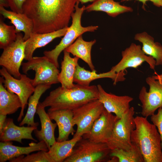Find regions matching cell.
Here are the masks:
<instances>
[{
	"label": "cell",
	"instance_id": "cell-1",
	"mask_svg": "<svg viewBox=\"0 0 162 162\" xmlns=\"http://www.w3.org/2000/svg\"><path fill=\"white\" fill-rule=\"evenodd\" d=\"M77 1L27 0L23 12L33 21V32H50L68 27Z\"/></svg>",
	"mask_w": 162,
	"mask_h": 162
},
{
	"label": "cell",
	"instance_id": "cell-2",
	"mask_svg": "<svg viewBox=\"0 0 162 162\" xmlns=\"http://www.w3.org/2000/svg\"><path fill=\"white\" fill-rule=\"evenodd\" d=\"M98 92L95 85L83 86L78 84L71 88L59 86L51 91L40 104L51 110H73L90 101L98 99Z\"/></svg>",
	"mask_w": 162,
	"mask_h": 162
},
{
	"label": "cell",
	"instance_id": "cell-3",
	"mask_svg": "<svg viewBox=\"0 0 162 162\" xmlns=\"http://www.w3.org/2000/svg\"><path fill=\"white\" fill-rule=\"evenodd\" d=\"M134 121L131 141L139 148L144 162H162L161 139L156 127L146 117L136 116Z\"/></svg>",
	"mask_w": 162,
	"mask_h": 162
},
{
	"label": "cell",
	"instance_id": "cell-4",
	"mask_svg": "<svg viewBox=\"0 0 162 162\" xmlns=\"http://www.w3.org/2000/svg\"><path fill=\"white\" fill-rule=\"evenodd\" d=\"M79 2L78 1L75 7V12L71 16L72 23L68 27V30L59 43L53 49L45 51L44 52V56L47 57L58 68L59 65L58 62V56L62 52L73 43L80 36L87 32H94L98 28V26H91L83 27L81 23L82 15L85 10V6L80 8L79 6Z\"/></svg>",
	"mask_w": 162,
	"mask_h": 162
},
{
	"label": "cell",
	"instance_id": "cell-5",
	"mask_svg": "<svg viewBox=\"0 0 162 162\" xmlns=\"http://www.w3.org/2000/svg\"><path fill=\"white\" fill-rule=\"evenodd\" d=\"M111 151L106 143L93 142L82 137L64 162H108Z\"/></svg>",
	"mask_w": 162,
	"mask_h": 162
},
{
	"label": "cell",
	"instance_id": "cell-6",
	"mask_svg": "<svg viewBox=\"0 0 162 162\" xmlns=\"http://www.w3.org/2000/svg\"><path fill=\"white\" fill-rule=\"evenodd\" d=\"M22 70L26 74L30 70L35 72L32 83L35 87L41 84L51 85L59 82L58 68L45 56L34 57L26 62L22 63Z\"/></svg>",
	"mask_w": 162,
	"mask_h": 162
},
{
	"label": "cell",
	"instance_id": "cell-7",
	"mask_svg": "<svg viewBox=\"0 0 162 162\" xmlns=\"http://www.w3.org/2000/svg\"><path fill=\"white\" fill-rule=\"evenodd\" d=\"M133 107L116 122L111 136L106 144L111 150L120 148L128 150L131 147V135L136 126Z\"/></svg>",
	"mask_w": 162,
	"mask_h": 162
},
{
	"label": "cell",
	"instance_id": "cell-8",
	"mask_svg": "<svg viewBox=\"0 0 162 162\" xmlns=\"http://www.w3.org/2000/svg\"><path fill=\"white\" fill-rule=\"evenodd\" d=\"M104 109L103 104L98 99L72 110L74 123L77 126L76 130L73 137H81L88 133Z\"/></svg>",
	"mask_w": 162,
	"mask_h": 162
},
{
	"label": "cell",
	"instance_id": "cell-9",
	"mask_svg": "<svg viewBox=\"0 0 162 162\" xmlns=\"http://www.w3.org/2000/svg\"><path fill=\"white\" fill-rule=\"evenodd\" d=\"M0 74L2 76L5 87L9 92L17 94L20 99L22 107L17 118L18 121H20L24 116V110L28 104V100L35 89L32 79L25 74H21L19 79L15 78L3 67L0 70Z\"/></svg>",
	"mask_w": 162,
	"mask_h": 162
},
{
	"label": "cell",
	"instance_id": "cell-10",
	"mask_svg": "<svg viewBox=\"0 0 162 162\" xmlns=\"http://www.w3.org/2000/svg\"><path fill=\"white\" fill-rule=\"evenodd\" d=\"M26 42L22 33H17L16 40L3 49L0 57V65L17 79L20 78L21 74L20 69L25 58Z\"/></svg>",
	"mask_w": 162,
	"mask_h": 162
},
{
	"label": "cell",
	"instance_id": "cell-11",
	"mask_svg": "<svg viewBox=\"0 0 162 162\" xmlns=\"http://www.w3.org/2000/svg\"><path fill=\"white\" fill-rule=\"evenodd\" d=\"M146 81L149 87V91L143 86L139 98L142 104L141 114L147 117L154 114L157 109L162 106V82L155 79L152 76L148 77Z\"/></svg>",
	"mask_w": 162,
	"mask_h": 162
},
{
	"label": "cell",
	"instance_id": "cell-12",
	"mask_svg": "<svg viewBox=\"0 0 162 162\" xmlns=\"http://www.w3.org/2000/svg\"><path fill=\"white\" fill-rule=\"evenodd\" d=\"M122 58L119 62L111 68L110 70L119 73L128 68H137L145 62L154 70L155 60L152 57L146 55L143 52L140 45L132 43L130 46L122 52Z\"/></svg>",
	"mask_w": 162,
	"mask_h": 162
},
{
	"label": "cell",
	"instance_id": "cell-13",
	"mask_svg": "<svg viewBox=\"0 0 162 162\" xmlns=\"http://www.w3.org/2000/svg\"><path fill=\"white\" fill-rule=\"evenodd\" d=\"M119 119L104 108L100 116L95 121L90 130L82 137L93 142L106 143L115 124Z\"/></svg>",
	"mask_w": 162,
	"mask_h": 162
},
{
	"label": "cell",
	"instance_id": "cell-14",
	"mask_svg": "<svg viewBox=\"0 0 162 162\" xmlns=\"http://www.w3.org/2000/svg\"><path fill=\"white\" fill-rule=\"evenodd\" d=\"M98 99L108 112L114 113L119 118H121L129 110L130 103L133 98L127 95L118 96L106 92L100 85H97Z\"/></svg>",
	"mask_w": 162,
	"mask_h": 162
},
{
	"label": "cell",
	"instance_id": "cell-15",
	"mask_svg": "<svg viewBox=\"0 0 162 162\" xmlns=\"http://www.w3.org/2000/svg\"><path fill=\"white\" fill-rule=\"evenodd\" d=\"M47 113L51 119L56 122L58 127V135L57 141L68 140L70 134L74 135L76 131L74 128L75 124L72 110L48 109Z\"/></svg>",
	"mask_w": 162,
	"mask_h": 162
},
{
	"label": "cell",
	"instance_id": "cell-16",
	"mask_svg": "<svg viewBox=\"0 0 162 162\" xmlns=\"http://www.w3.org/2000/svg\"><path fill=\"white\" fill-rule=\"evenodd\" d=\"M10 141L0 142V162L8 160L24 154H28L37 151H48V148L45 142L40 141L37 143L32 142L27 147L15 146Z\"/></svg>",
	"mask_w": 162,
	"mask_h": 162
},
{
	"label": "cell",
	"instance_id": "cell-17",
	"mask_svg": "<svg viewBox=\"0 0 162 162\" xmlns=\"http://www.w3.org/2000/svg\"><path fill=\"white\" fill-rule=\"evenodd\" d=\"M37 128V127L34 126H17L14 124L12 118H7L0 133V141H13L22 143V140L26 139L36 142L37 141L33 137L32 133Z\"/></svg>",
	"mask_w": 162,
	"mask_h": 162
},
{
	"label": "cell",
	"instance_id": "cell-18",
	"mask_svg": "<svg viewBox=\"0 0 162 162\" xmlns=\"http://www.w3.org/2000/svg\"><path fill=\"white\" fill-rule=\"evenodd\" d=\"M125 70L119 73H116L110 70L102 73L97 74L96 71H90L86 70L78 64L76 67L74 74V82L76 84L83 86H89L92 81L98 79L110 78L113 82L115 85L119 82L124 81L126 79Z\"/></svg>",
	"mask_w": 162,
	"mask_h": 162
},
{
	"label": "cell",
	"instance_id": "cell-19",
	"mask_svg": "<svg viewBox=\"0 0 162 162\" xmlns=\"http://www.w3.org/2000/svg\"><path fill=\"white\" fill-rule=\"evenodd\" d=\"M68 27L49 33L32 32L30 38L26 40L24 59L27 61L29 60L33 57V53L37 49L44 46L55 38L63 36Z\"/></svg>",
	"mask_w": 162,
	"mask_h": 162
},
{
	"label": "cell",
	"instance_id": "cell-20",
	"mask_svg": "<svg viewBox=\"0 0 162 162\" xmlns=\"http://www.w3.org/2000/svg\"><path fill=\"white\" fill-rule=\"evenodd\" d=\"M45 107L38 104L36 113L38 115L41 123L40 130L36 129L34 132L35 136L39 141H44L48 149L56 141L55 136V130L56 123H53L45 110Z\"/></svg>",
	"mask_w": 162,
	"mask_h": 162
},
{
	"label": "cell",
	"instance_id": "cell-21",
	"mask_svg": "<svg viewBox=\"0 0 162 162\" xmlns=\"http://www.w3.org/2000/svg\"><path fill=\"white\" fill-rule=\"evenodd\" d=\"M0 13L4 18L10 20L17 33L21 32L24 33L23 39L25 41L30 38L33 32L34 24L32 20L26 14L7 10L2 6H0Z\"/></svg>",
	"mask_w": 162,
	"mask_h": 162
},
{
	"label": "cell",
	"instance_id": "cell-22",
	"mask_svg": "<svg viewBox=\"0 0 162 162\" xmlns=\"http://www.w3.org/2000/svg\"><path fill=\"white\" fill-rule=\"evenodd\" d=\"M63 51V59L61 63V71L58 80L62 87L71 88L75 84L74 83V79L79 58L76 56L71 57L69 52L65 50Z\"/></svg>",
	"mask_w": 162,
	"mask_h": 162
},
{
	"label": "cell",
	"instance_id": "cell-23",
	"mask_svg": "<svg viewBox=\"0 0 162 162\" xmlns=\"http://www.w3.org/2000/svg\"><path fill=\"white\" fill-rule=\"evenodd\" d=\"M85 10L88 12L102 11L110 16L115 17L124 13L131 12L133 9L130 7L121 5L114 0H96L86 7Z\"/></svg>",
	"mask_w": 162,
	"mask_h": 162
},
{
	"label": "cell",
	"instance_id": "cell-24",
	"mask_svg": "<svg viewBox=\"0 0 162 162\" xmlns=\"http://www.w3.org/2000/svg\"><path fill=\"white\" fill-rule=\"evenodd\" d=\"M96 42L95 39L90 41H85L81 35L65 50L84 61L92 71H95L92 60L91 51L92 46Z\"/></svg>",
	"mask_w": 162,
	"mask_h": 162
},
{
	"label": "cell",
	"instance_id": "cell-25",
	"mask_svg": "<svg viewBox=\"0 0 162 162\" xmlns=\"http://www.w3.org/2000/svg\"><path fill=\"white\" fill-rule=\"evenodd\" d=\"M134 39L142 44V50L146 55L154 58L156 66L162 65V45L160 44L155 42L154 38L145 32L136 34Z\"/></svg>",
	"mask_w": 162,
	"mask_h": 162
},
{
	"label": "cell",
	"instance_id": "cell-26",
	"mask_svg": "<svg viewBox=\"0 0 162 162\" xmlns=\"http://www.w3.org/2000/svg\"><path fill=\"white\" fill-rule=\"evenodd\" d=\"M51 87V85L41 84L35 87L32 95L29 98L28 102V108L26 114L19 124L20 126L27 124L28 126L37 127L38 122L34 121V118L36 113L39 100L42 94Z\"/></svg>",
	"mask_w": 162,
	"mask_h": 162
},
{
	"label": "cell",
	"instance_id": "cell-27",
	"mask_svg": "<svg viewBox=\"0 0 162 162\" xmlns=\"http://www.w3.org/2000/svg\"><path fill=\"white\" fill-rule=\"evenodd\" d=\"M22 107L19 96L9 92L3 85L2 77L0 78V114L4 115L15 113Z\"/></svg>",
	"mask_w": 162,
	"mask_h": 162
},
{
	"label": "cell",
	"instance_id": "cell-28",
	"mask_svg": "<svg viewBox=\"0 0 162 162\" xmlns=\"http://www.w3.org/2000/svg\"><path fill=\"white\" fill-rule=\"evenodd\" d=\"M82 137H73L60 142L56 141L47 151L52 162H64L71 154L75 145Z\"/></svg>",
	"mask_w": 162,
	"mask_h": 162
},
{
	"label": "cell",
	"instance_id": "cell-29",
	"mask_svg": "<svg viewBox=\"0 0 162 162\" xmlns=\"http://www.w3.org/2000/svg\"><path fill=\"white\" fill-rule=\"evenodd\" d=\"M110 157L116 158L118 162H144L140 150L133 143L131 147L128 150L120 148L111 150Z\"/></svg>",
	"mask_w": 162,
	"mask_h": 162
},
{
	"label": "cell",
	"instance_id": "cell-30",
	"mask_svg": "<svg viewBox=\"0 0 162 162\" xmlns=\"http://www.w3.org/2000/svg\"><path fill=\"white\" fill-rule=\"evenodd\" d=\"M17 32L15 26L0 21V48L3 49L16 40Z\"/></svg>",
	"mask_w": 162,
	"mask_h": 162
},
{
	"label": "cell",
	"instance_id": "cell-31",
	"mask_svg": "<svg viewBox=\"0 0 162 162\" xmlns=\"http://www.w3.org/2000/svg\"><path fill=\"white\" fill-rule=\"evenodd\" d=\"M10 162H52L47 151H40L38 152L22 155L9 160Z\"/></svg>",
	"mask_w": 162,
	"mask_h": 162
},
{
	"label": "cell",
	"instance_id": "cell-32",
	"mask_svg": "<svg viewBox=\"0 0 162 162\" xmlns=\"http://www.w3.org/2000/svg\"><path fill=\"white\" fill-rule=\"evenodd\" d=\"M150 119L153 124L158 129L161 139L162 148V106L158 109L157 113L151 116Z\"/></svg>",
	"mask_w": 162,
	"mask_h": 162
},
{
	"label": "cell",
	"instance_id": "cell-33",
	"mask_svg": "<svg viewBox=\"0 0 162 162\" xmlns=\"http://www.w3.org/2000/svg\"><path fill=\"white\" fill-rule=\"evenodd\" d=\"M11 10L17 13H23V5L27 0H6Z\"/></svg>",
	"mask_w": 162,
	"mask_h": 162
},
{
	"label": "cell",
	"instance_id": "cell-34",
	"mask_svg": "<svg viewBox=\"0 0 162 162\" xmlns=\"http://www.w3.org/2000/svg\"><path fill=\"white\" fill-rule=\"evenodd\" d=\"M133 0H121V2H124ZM141 2L142 3V8L146 10L145 6L146 5V3L148 1L152 2L155 6L158 7H162V0H136Z\"/></svg>",
	"mask_w": 162,
	"mask_h": 162
},
{
	"label": "cell",
	"instance_id": "cell-35",
	"mask_svg": "<svg viewBox=\"0 0 162 162\" xmlns=\"http://www.w3.org/2000/svg\"><path fill=\"white\" fill-rule=\"evenodd\" d=\"M6 119V115L0 114V133L1 132Z\"/></svg>",
	"mask_w": 162,
	"mask_h": 162
},
{
	"label": "cell",
	"instance_id": "cell-36",
	"mask_svg": "<svg viewBox=\"0 0 162 162\" xmlns=\"http://www.w3.org/2000/svg\"><path fill=\"white\" fill-rule=\"evenodd\" d=\"M152 76L155 79L159 80L162 82V74H158L156 73V75L153 76Z\"/></svg>",
	"mask_w": 162,
	"mask_h": 162
},
{
	"label": "cell",
	"instance_id": "cell-37",
	"mask_svg": "<svg viewBox=\"0 0 162 162\" xmlns=\"http://www.w3.org/2000/svg\"><path fill=\"white\" fill-rule=\"evenodd\" d=\"M96 0H77V1L81 3L82 4H84L89 2H93Z\"/></svg>",
	"mask_w": 162,
	"mask_h": 162
}]
</instances>
